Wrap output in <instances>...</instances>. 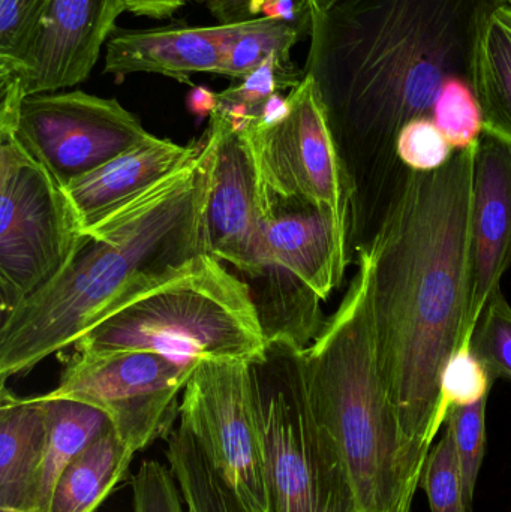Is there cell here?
I'll return each mask as SVG.
<instances>
[{
    "mask_svg": "<svg viewBox=\"0 0 511 512\" xmlns=\"http://www.w3.org/2000/svg\"><path fill=\"white\" fill-rule=\"evenodd\" d=\"M507 3H509V5H511V0H507Z\"/></svg>",
    "mask_w": 511,
    "mask_h": 512,
    "instance_id": "cell-39",
    "label": "cell"
},
{
    "mask_svg": "<svg viewBox=\"0 0 511 512\" xmlns=\"http://www.w3.org/2000/svg\"><path fill=\"white\" fill-rule=\"evenodd\" d=\"M249 369L270 512H363L344 454L309 402L302 349L267 343Z\"/></svg>",
    "mask_w": 511,
    "mask_h": 512,
    "instance_id": "cell-6",
    "label": "cell"
},
{
    "mask_svg": "<svg viewBox=\"0 0 511 512\" xmlns=\"http://www.w3.org/2000/svg\"><path fill=\"white\" fill-rule=\"evenodd\" d=\"M179 417L242 504L251 512H270L249 361H198Z\"/></svg>",
    "mask_w": 511,
    "mask_h": 512,
    "instance_id": "cell-10",
    "label": "cell"
},
{
    "mask_svg": "<svg viewBox=\"0 0 511 512\" xmlns=\"http://www.w3.org/2000/svg\"><path fill=\"white\" fill-rule=\"evenodd\" d=\"M417 487L419 486L411 487V489L405 493L404 498L399 501V504L389 512H411V507H413V501L414 496H416Z\"/></svg>",
    "mask_w": 511,
    "mask_h": 512,
    "instance_id": "cell-36",
    "label": "cell"
},
{
    "mask_svg": "<svg viewBox=\"0 0 511 512\" xmlns=\"http://www.w3.org/2000/svg\"><path fill=\"white\" fill-rule=\"evenodd\" d=\"M300 35L302 29L290 18L261 15L236 23L225 47L224 77L242 81L267 63L293 65L291 50Z\"/></svg>",
    "mask_w": 511,
    "mask_h": 512,
    "instance_id": "cell-24",
    "label": "cell"
},
{
    "mask_svg": "<svg viewBox=\"0 0 511 512\" xmlns=\"http://www.w3.org/2000/svg\"><path fill=\"white\" fill-rule=\"evenodd\" d=\"M0 512H38V511L0 510Z\"/></svg>",
    "mask_w": 511,
    "mask_h": 512,
    "instance_id": "cell-38",
    "label": "cell"
},
{
    "mask_svg": "<svg viewBox=\"0 0 511 512\" xmlns=\"http://www.w3.org/2000/svg\"><path fill=\"white\" fill-rule=\"evenodd\" d=\"M168 466L188 512H251L213 469L197 441L183 426L167 436Z\"/></svg>",
    "mask_w": 511,
    "mask_h": 512,
    "instance_id": "cell-23",
    "label": "cell"
},
{
    "mask_svg": "<svg viewBox=\"0 0 511 512\" xmlns=\"http://www.w3.org/2000/svg\"><path fill=\"white\" fill-rule=\"evenodd\" d=\"M134 512H188L170 466L144 460L132 477Z\"/></svg>",
    "mask_w": 511,
    "mask_h": 512,
    "instance_id": "cell-32",
    "label": "cell"
},
{
    "mask_svg": "<svg viewBox=\"0 0 511 512\" xmlns=\"http://www.w3.org/2000/svg\"><path fill=\"white\" fill-rule=\"evenodd\" d=\"M206 137L213 147L204 215L207 249L245 279L257 273L263 259L270 192L245 132L218 108L210 114Z\"/></svg>",
    "mask_w": 511,
    "mask_h": 512,
    "instance_id": "cell-12",
    "label": "cell"
},
{
    "mask_svg": "<svg viewBox=\"0 0 511 512\" xmlns=\"http://www.w3.org/2000/svg\"><path fill=\"white\" fill-rule=\"evenodd\" d=\"M135 454L111 427L63 469L48 512H95L123 480Z\"/></svg>",
    "mask_w": 511,
    "mask_h": 512,
    "instance_id": "cell-20",
    "label": "cell"
},
{
    "mask_svg": "<svg viewBox=\"0 0 511 512\" xmlns=\"http://www.w3.org/2000/svg\"><path fill=\"white\" fill-rule=\"evenodd\" d=\"M201 149L203 143L180 146L152 135L63 189L86 231L185 170Z\"/></svg>",
    "mask_w": 511,
    "mask_h": 512,
    "instance_id": "cell-17",
    "label": "cell"
},
{
    "mask_svg": "<svg viewBox=\"0 0 511 512\" xmlns=\"http://www.w3.org/2000/svg\"><path fill=\"white\" fill-rule=\"evenodd\" d=\"M455 153L432 117L411 120L396 140L398 161L416 173L440 170L449 164Z\"/></svg>",
    "mask_w": 511,
    "mask_h": 512,
    "instance_id": "cell-31",
    "label": "cell"
},
{
    "mask_svg": "<svg viewBox=\"0 0 511 512\" xmlns=\"http://www.w3.org/2000/svg\"><path fill=\"white\" fill-rule=\"evenodd\" d=\"M212 162L206 137L191 165L84 231L59 276L2 315V385L209 255L204 215Z\"/></svg>",
    "mask_w": 511,
    "mask_h": 512,
    "instance_id": "cell-3",
    "label": "cell"
},
{
    "mask_svg": "<svg viewBox=\"0 0 511 512\" xmlns=\"http://www.w3.org/2000/svg\"><path fill=\"white\" fill-rule=\"evenodd\" d=\"M236 23L114 30L107 42L105 72L117 78L156 74L189 83L194 75H224L225 47Z\"/></svg>",
    "mask_w": 511,
    "mask_h": 512,
    "instance_id": "cell-16",
    "label": "cell"
},
{
    "mask_svg": "<svg viewBox=\"0 0 511 512\" xmlns=\"http://www.w3.org/2000/svg\"><path fill=\"white\" fill-rule=\"evenodd\" d=\"M473 89L483 132L511 143V5L504 3L486 21L477 48Z\"/></svg>",
    "mask_w": 511,
    "mask_h": 512,
    "instance_id": "cell-21",
    "label": "cell"
},
{
    "mask_svg": "<svg viewBox=\"0 0 511 512\" xmlns=\"http://www.w3.org/2000/svg\"><path fill=\"white\" fill-rule=\"evenodd\" d=\"M243 132L270 195L329 210L353 230L356 189L312 77L305 74L290 90L276 119L249 123Z\"/></svg>",
    "mask_w": 511,
    "mask_h": 512,
    "instance_id": "cell-8",
    "label": "cell"
},
{
    "mask_svg": "<svg viewBox=\"0 0 511 512\" xmlns=\"http://www.w3.org/2000/svg\"><path fill=\"white\" fill-rule=\"evenodd\" d=\"M511 268V143L483 132L473 188V298L468 334Z\"/></svg>",
    "mask_w": 511,
    "mask_h": 512,
    "instance_id": "cell-14",
    "label": "cell"
},
{
    "mask_svg": "<svg viewBox=\"0 0 511 512\" xmlns=\"http://www.w3.org/2000/svg\"><path fill=\"white\" fill-rule=\"evenodd\" d=\"M297 2L305 3L308 8L326 9L333 5V3L338 2V0H297Z\"/></svg>",
    "mask_w": 511,
    "mask_h": 512,
    "instance_id": "cell-37",
    "label": "cell"
},
{
    "mask_svg": "<svg viewBox=\"0 0 511 512\" xmlns=\"http://www.w3.org/2000/svg\"><path fill=\"white\" fill-rule=\"evenodd\" d=\"M189 107L197 114H210L218 107V95L206 89H197L189 96Z\"/></svg>",
    "mask_w": 511,
    "mask_h": 512,
    "instance_id": "cell-35",
    "label": "cell"
},
{
    "mask_svg": "<svg viewBox=\"0 0 511 512\" xmlns=\"http://www.w3.org/2000/svg\"><path fill=\"white\" fill-rule=\"evenodd\" d=\"M51 0H0V71H17Z\"/></svg>",
    "mask_w": 511,
    "mask_h": 512,
    "instance_id": "cell-30",
    "label": "cell"
},
{
    "mask_svg": "<svg viewBox=\"0 0 511 512\" xmlns=\"http://www.w3.org/2000/svg\"><path fill=\"white\" fill-rule=\"evenodd\" d=\"M507 0H338L309 9L305 74L323 99L353 179V234L375 204L380 219L407 168L396 140L411 120L432 117L452 78L473 86L486 21Z\"/></svg>",
    "mask_w": 511,
    "mask_h": 512,
    "instance_id": "cell-1",
    "label": "cell"
},
{
    "mask_svg": "<svg viewBox=\"0 0 511 512\" xmlns=\"http://www.w3.org/2000/svg\"><path fill=\"white\" fill-rule=\"evenodd\" d=\"M125 2L126 12H131L138 17L164 20V18L176 14L188 0H125Z\"/></svg>",
    "mask_w": 511,
    "mask_h": 512,
    "instance_id": "cell-34",
    "label": "cell"
},
{
    "mask_svg": "<svg viewBox=\"0 0 511 512\" xmlns=\"http://www.w3.org/2000/svg\"><path fill=\"white\" fill-rule=\"evenodd\" d=\"M47 448L39 487L38 512H48L51 493L63 469L96 438L113 427L101 409L71 399H45Z\"/></svg>",
    "mask_w": 511,
    "mask_h": 512,
    "instance_id": "cell-22",
    "label": "cell"
},
{
    "mask_svg": "<svg viewBox=\"0 0 511 512\" xmlns=\"http://www.w3.org/2000/svg\"><path fill=\"white\" fill-rule=\"evenodd\" d=\"M197 364L150 351L78 354L45 399H71L108 415L117 435L135 453L171 432L180 391Z\"/></svg>",
    "mask_w": 511,
    "mask_h": 512,
    "instance_id": "cell-9",
    "label": "cell"
},
{
    "mask_svg": "<svg viewBox=\"0 0 511 512\" xmlns=\"http://www.w3.org/2000/svg\"><path fill=\"white\" fill-rule=\"evenodd\" d=\"M270 201L261 262L282 265L326 301L344 280L351 261L353 230L329 210L288 203L273 195Z\"/></svg>",
    "mask_w": 511,
    "mask_h": 512,
    "instance_id": "cell-15",
    "label": "cell"
},
{
    "mask_svg": "<svg viewBox=\"0 0 511 512\" xmlns=\"http://www.w3.org/2000/svg\"><path fill=\"white\" fill-rule=\"evenodd\" d=\"M84 236L65 189L0 135V309L12 312L59 276Z\"/></svg>",
    "mask_w": 511,
    "mask_h": 512,
    "instance_id": "cell-7",
    "label": "cell"
},
{
    "mask_svg": "<svg viewBox=\"0 0 511 512\" xmlns=\"http://www.w3.org/2000/svg\"><path fill=\"white\" fill-rule=\"evenodd\" d=\"M219 24L254 20L266 12L273 0H203Z\"/></svg>",
    "mask_w": 511,
    "mask_h": 512,
    "instance_id": "cell-33",
    "label": "cell"
},
{
    "mask_svg": "<svg viewBox=\"0 0 511 512\" xmlns=\"http://www.w3.org/2000/svg\"><path fill=\"white\" fill-rule=\"evenodd\" d=\"M309 402L341 448L363 512H389L419 486L384 384L371 313V264L357 248V271L336 312L302 349Z\"/></svg>",
    "mask_w": 511,
    "mask_h": 512,
    "instance_id": "cell-4",
    "label": "cell"
},
{
    "mask_svg": "<svg viewBox=\"0 0 511 512\" xmlns=\"http://www.w3.org/2000/svg\"><path fill=\"white\" fill-rule=\"evenodd\" d=\"M419 486L428 496L431 512H471L455 445L447 430L429 451Z\"/></svg>",
    "mask_w": 511,
    "mask_h": 512,
    "instance_id": "cell-27",
    "label": "cell"
},
{
    "mask_svg": "<svg viewBox=\"0 0 511 512\" xmlns=\"http://www.w3.org/2000/svg\"><path fill=\"white\" fill-rule=\"evenodd\" d=\"M473 336L462 339L458 351L447 360L440 379V399L434 420V435L438 436L453 408H465L488 399L497 379L471 349Z\"/></svg>",
    "mask_w": 511,
    "mask_h": 512,
    "instance_id": "cell-25",
    "label": "cell"
},
{
    "mask_svg": "<svg viewBox=\"0 0 511 512\" xmlns=\"http://www.w3.org/2000/svg\"><path fill=\"white\" fill-rule=\"evenodd\" d=\"M432 119L455 152L476 146L482 138V108L473 86L462 78H452L444 84Z\"/></svg>",
    "mask_w": 511,
    "mask_h": 512,
    "instance_id": "cell-26",
    "label": "cell"
},
{
    "mask_svg": "<svg viewBox=\"0 0 511 512\" xmlns=\"http://www.w3.org/2000/svg\"><path fill=\"white\" fill-rule=\"evenodd\" d=\"M477 149L431 173L407 170L363 245L378 364L414 468L435 441L441 372L471 336Z\"/></svg>",
    "mask_w": 511,
    "mask_h": 512,
    "instance_id": "cell-2",
    "label": "cell"
},
{
    "mask_svg": "<svg viewBox=\"0 0 511 512\" xmlns=\"http://www.w3.org/2000/svg\"><path fill=\"white\" fill-rule=\"evenodd\" d=\"M488 399L465 408H453L444 424L447 432L452 435L464 481L465 496L471 507L476 495L480 469L485 459Z\"/></svg>",
    "mask_w": 511,
    "mask_h": 512,
    "instance_id": "cell-28",
    "label": "cell"
},
{
    "mask_svg": "<svg viewBox=\"0 0 511 512\" xmlns=\"http://www.w3.org/2000/svg\"><path fill=\"white\" fill-rule=\"evenodd\" d=\"M47 448V411L41 397L0 388V510L38 511Z\"/></svg>",
    "mask_w": 511,
    "mask_h": 512,
    "instance_id": "cell-18",
    "label": "cell"
},
{
    "mask_svg": "<svg viewBox=\"0 0 511 512\" xmlns=\"http://www.w3.org/2000/svg\"><path fill=\"white\" fill-rule=\"evenodd\" d=\"M150 137L119 101L81 90L27 96L15 131L62 188Z\"/></svg>",
    "mask_w": 511,
    "mask_h": 512,
    "instance_id": "cell-11",
    "label": "cell"
},
{
    "mask_svg": "<svg viewBox=\"0 0 511 512\" xmlns=\"http://www.w3.org/2000/svg\"><path fill=\"white\" fill-rule=\"evenodd\" d=\"M267 342L245 280L210 255L135 298L72 345L78 354L150 351L185 364L254 361Z\"/></svg>",
    "mask_w": 511,
    "mask_h": 512,
    "instance_id": "cell-5",
    "label": "cell"
},
{
    "mask_svg": "<svg viewBox=\"0 0 511 512\" xmlns=\"http://www.w3.org/2000/svg\"><path fill=\"white\" fill-rule=\"evenodd\" d=\"M471 349L495 379L511 381V306L501 288L477 322Z\"/></svg>",
    "mask_w": 511,
    "mask_h": 512,
    "instance_id": "cell-29",
    "label": "cell"
},
{
    "mask_svg": "<svg viewBox=\"0 0 511 512\" xmlns=\"http://www.w3.org/2000/svg\"><path fill=\"white\" fill-rule=\"evenodd\" d=\"M266 342L284 340L305 349L323 328L321 297L282 265L263 261L254 276L245 277Z\"/></svg>",
    "mask_w": 511,
    "mask_h": 512,
    "instance_id": "cell-19",
    "label": "cell"
},
{
    "mask_svg": "<svg viewBox=\"0 0 511 512\" xmlns=\"http://www.w3.org/2000/svg\"><path fill=\"white\" fill-rule=\"evenodd\" d=\"M125 0H51L17 71L27 96L77 86L95 68Z\"/></svg>",
    "mask_w": 511,
    "mask_h": 512,
    "instance_id": "cell-13",
    "label": "cell"
}]
</instances>
